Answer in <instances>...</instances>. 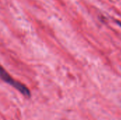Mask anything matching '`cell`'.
I'll return each instance as SVG.
<instances>
[{"mask_svg": "<svg viewBox=\"0 0 121 120\" xmlns=\"http://www.w3.org/2000/svg\"><path fill=\"white\" fill-rule=\"evenodd\" d=\"M0 78L6 83L9 84L10 86H13L14 88L18 90L21 94L26 97H30V92L29 89L23 84L21 83L20 82L16 81L13 79L9 74L2 67L1 65H0Z\"/></svg>", "mask_w": 121, "mask_h": 120, "instance_id": "6da1fadb", "label": "cell"}, {"mask_svg": "<svg viewBox=\"0 0 121 120\" xmlns=\"http://www.w3.org/2000/svg\"><path fill=\"white\" fill-rule=\"evenodd\" d=\"M116 23H117V24L120 26L121 28V21H116Z\"/></svg>", "mask_w": 121, "mask_h": 120, "instance_id": "7a4b0ae2", "label": "cell"}]
</instances>
